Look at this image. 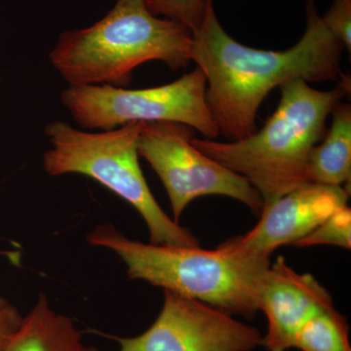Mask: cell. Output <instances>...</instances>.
Returning a JSON list of instances; mask_svg holds the SVG:
<instances>
[{"label":"cell","mask_w":351,"mask_h":351,"mask_svg":"<svg viewBox=\"0 0 351 351\" xmlns=\"http://www.w3.org/2000/svg\"><path fill=\"white\" fill-rule=\"evenodd\" d=\"M144 122H129L112 130L85 132L64 121L44 129L51 149L43 167L52 177L80 174L91 178L128 202L149 232V243L198 247L199 241L171 219L152 195L138 162V138Z\"/></svg>","instance_id":"5"},{"label":"cell","mask_w":351,"mask_h":351,"mask_svg":"<svg viewBox=\"0 0 351 351\" xmlns=\"http://www.w3.org/2000/svg\"><path fill=\"white\" fill-rule=\"evenodd\" d=\"M88 242L115 252L125 263L129 279L144 280L232 316L251 319L260 311L270 257L242 248L232 239L214 250L145 244L104 225L88 234Z\"/></svg>","instance_id":"3"},{"label":"cell","mask_w":351,"mask_h":351,"mask_svg":"<svg viewBox=\"0 0 351 351\" xmlns=\"http://www.w3.org/2000/svg\"><path fill=\"white\" fill-rule=\"evenodd\" d=\"M22 322L23 317L18 309L0 298V351H5Z\"/></svg>","instance_id":"17"},{"label":"cell","mask_w":351,"mask_h":351,"mask_svg":"<svg viewBox=\"0 0 351 351\" xmlns=\"http://www.w3.org/2000/svg\"><path fill=\"white\" fill-rule=\"evenodd\" d=\"M191 46L193 32L152 15L145 0H117L94 25L64 32L49 59L69 86L125 88L134 69L147 62H163L174 71L186 69Z\"/></svg>","instance_id":"4"},{"label":"cell","mask_w":351,"mask_h":351,"mask_svg":"<svg viewBox=\"0 0 351 351\" xmlns=\"http://www.w3.org/2000/svg\"><path fill=\"white\" fill-rule=\"evenodd\" d=\"M318 245H331L350 250L351 210L348 205L335 212L315 230L295 242L294 246L306 248Z\"/></svg>","instance_id":"14"},{"label":"cell","mask_w":351,"mask_h":351,"mask_svg":"<svg viewBox=\"0 0 351 351\" xmlns=\"http://www.w3.org/2000/svg\"><path fill=\"white\" fill-rule=\"evenodd\" d=\"M294 348L301 351H351L348 320L335 307L321 311L302 328Z\"/></svg>","instance_id":"13"},{"label":"cell","mask_w":351,"mask_h":351,"mask_svg":"<svg viewBox=\"0 0 351 351\" xmlns=\"http://www.w3.org/2000/svg\"><path fill=\"white\" fill-rule=\"evenodd\" d=\"M276 112L261 130L239 141L191 138L198 151L245 178L263 205L306 184L309 154L324 137L328 117L346 95L350 78L319 91L298 78L281 85Z\"/></svg>","instance_id":"2"},{"label":"cell","mask_w":351,"mask_h":351,"mask_svg":"<svg viewBox=\"0 0 351 351\" xmlns=\"http://www.w3.org/2000/svg\"><path fill=\"white\" fill-rule=\"evenodd\" d=\"M5 351H99L83 341L73 321L51 308L47 298L39 297Z\"/></svg>","instance_id":"11"},{"label":"cell","mask_w":351,"mask_h":351,"mask_svg":"<svg viewBox=\"0 0 351 351\" xmlns=\"http://www.w3.org/2000/svg\"><path fill=\"white\" fill-rule=\"evenodd\" d=\"M325 27L351 53V0H332L324 16Z\"/></svg>","instance_id":"16"},{"label":"cell","mask_w":351,"mask_h":351,"mask_svg":"<svg viewBox=\"0 0 351 351\" xmlns=\"http://www.w3.org/2000/svg\"><path fill=\"white\" fill-rule=\"evenodd\" d=\"M304 36L285 51L237 43L219 24L213 0L193 32L191 62L206 77V101L219 135L239 141L258 130V108L267 95L290 80L339 82L345 46L325 27L314 0H306Z\"/></svg>","instance_id":"1"},{"label":"cell","mask_w":351,"mask_h":351,"mask_svg":"<svg viewBox=\"0 0 351 351\" xmlns=\"http://www.w3.org/2000/svg\"><path fill=\"white\" fill-rule=\"evenodd\" d=\"M332 126L313 147L307 162V181L326 186H348L351 182V107L334 108Z\"/></svg>","instance_id":"12"},{"label":"cell","mask_w":351,"mask_h":351,"mask_svg":"<svg viewBox=\"0 0 351 351\" xmlns=\"http://www.w3.org/2000/svg\"><path fill=\"white\" fill-rule=\"evenodd\" d=\"M195 130L170 121L144 122L138 138L144 157L167 191L173 219L179 223L196 198L221 195L233 198L260 215L262 196L245 178L198 151L191 143Z\"/></svg>","instance_id":"7"},{"label":"cell","mask_w":351,"mask_h":351,"mask_svg":"<svg viewBox=\"0 0 351 351\" xmlns=\"http://www.w3.org/2000/svg\"><path fill=\"white\" fill-rule=\"evenodd\" d=\"M152 15L175 21L193 32L204 13V0H145Z\"/></svg>","instance_id":"15"},{"label":"cell","mask_w":351,"mask_h":351,"mask_svg":"<svg viewBox=\"0 0 351 351\" xmlns=\"http://www.w3.org/2000/svg\"><path fill=\"white\" fill-rule=\"evenodd\" d=\"M334 307L332 295L309 274H299L280 256L263 280L258 311L265 313L267 332L263 346L267 351L294 348L295 337L311 318Z\"/></svg>","instance_id":"10"},{"label":"cell","mask_w":351,"mask_h":351,"mask_svg":"<svg viewBox=\"0 0 351 351\" xmlns=\"http://www.w3.org/2000/svg\"><path fill=\"white\" fill-rule=\"evenodd\" d=\"M206 87L204 73L196 68L174 82L145 89L69 86L61 101L76 123L87 130H112L133 121H170L216 140L219 131L207 106Z\"/></svg>","instance_id":"6"},{"label":"cell","mask_w":351,"mask_h":351,"mask_svg":"<svg viewBox=\"0 0 351 351\" xmlns=\"http://www.w3.org/2000/svg\"><path fill=\"white\" fill-rule=\"evenodd\" d=\"M350 195L341 186L307 182L263 205L257 225L232 239L242 248L270 257L278 247L294 245L346 206Z\"/></svg>","instance_id":"9"},{"label":"cell","mask_w":351,"mask_h":351,"mask_svg":"<svg viewBox=\"0 0 351 351\" xmlns=\"http://www.w3.org/2000/svg\"><path fill=\"white\" fill-rule=\"evenodd\" d=\"M257 328L200 301L164 290L162 308L136 337H112L117 351H252L263 346Z\"/></svg>","instance_id":"8"}]
</instances>
